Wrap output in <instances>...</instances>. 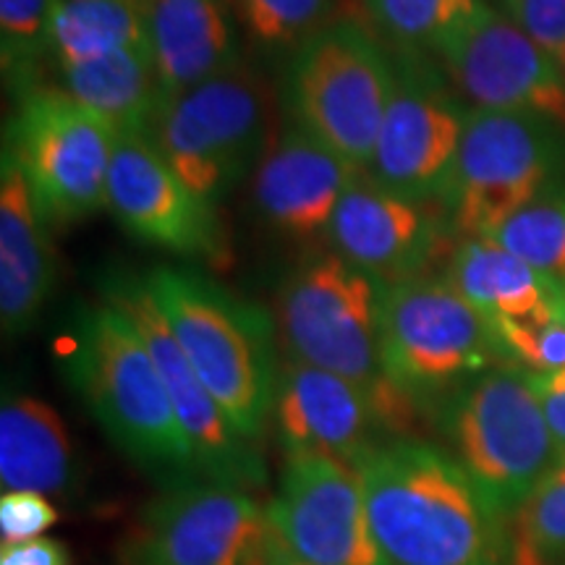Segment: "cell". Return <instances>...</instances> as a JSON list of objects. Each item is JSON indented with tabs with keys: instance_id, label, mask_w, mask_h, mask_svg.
<instances>
[{
	"instance_id": "cell-1",
	"label": "cell",
	"mask_w": 565,
	"mask_h": 565,
	"mask_svg": "<svg viewBox=\"0 0 565 565\" xmlns=\"http://www.w3.org/2000/svg\"><path fill=\"white\" fill-rule=\"evenodd\" d=\"M353 469L387 565H508L503 519L443 448L391 440Z\"/></svg>"
},
{
	"instance_id": "cell-2",
	"label": "cell",
	"mask_w": 565,
	"mask_h": 565,
	"mask_svg": "<svg viewBox=\"0 0 565 565\" xmlns=\"http://www.w3.org/2000/svg\"><path fill=\"white\" fill-rule=\"evenodd\" d=\"M66 374L105 435L160 487L202 477L152 353L121 309L105 301L76 317Z\"/></svg>"
},
{
	"instance_id": "cell-3",
	"label": "cell",
	"mask_w": 565,
	"mask_h": 565,
	"mask_svg": "<svg viewBox=\"0 0 565 565\" xmlns=\"http://www.w3.org/2000/svg\"><path fill=\"white\" fill-rule=\"evenodd\" d=\"M145 282L212 398L238 435L257 443L280 377L270 315L181 267H154Z\"/></svg>"
},
{
	"instance_id": "cell-4",
	"label": "cell",
	"mask_w": 565,
	"mask_h": 565,
	"mask_svg": "<svg viewBox=\"0 0 565 565\" xmlns=\"http://www.w3.org/2000/svg\"><path fill=\"white\" fill-rule=\"evenodd\" d=\"M385 282L335 252L307 257L278 291V324L288 359L335 372L377 401L387 435L404 440L419 406L385 377L380 364V303Z\"/></svg>"
},
{
	"instance_id": "cell-5",
	"label": "cell",
	"mask_w": 565,
	"mask_h": 565,
	"mask_svg": "<svg viewBox=\"0 0 565 565\" xmlns=\"http://www.w3.org/2000/svg\"><path fill=\"white\" fill-rule=\"evenodd\" d=\"M448 454L475 482L494 515L519 511L561 458L532 372L500 364L466 380L433 412Z\"/></svg>"
},
{
	"instance_id": "cell-6",
	"label": "cell",
	"mask_w": 565,
	"mask_h": 565,
	"mask_svg": "<svg viewBox=\"0 0 565 565\" xmlns=\"http://www.w3.org/2000/svg\"><path fill=\"white\" fill-rule=\"evenodd\" d=\"M380 364L385 377L419 412H435L466 380L515 364L479 312L448 278H416L385 286L380 303Z\"/></svg>"
},
{
	"instance_id": "cell-7",
	"label": "cell",
	"mask_w": 565,
	"mask_h": 565,
	"mask_svg": "<svg viewBox=\"0 0 565 565\" xmlns=\"http://www.w3.org/2000/svg\"><path fill=\"white\" fill-rule=\"evenodd\" d=\"M565 186V129L542 116L471 108L440 196L450 231L490 238L508 217Z\"/></svg>"
},
{
	"instance_id": "cell-8",
	"label": "cell",
	"mask_w": 565,
	"mask_h": 565,
	"mask_svg": "<svg viewBox=\"0 0 565 565\" xmlns=\"http://www.w3.org/2000/svg\"><path fill=\"white\" fill-rule=\"evenodd\" d=\"M393 95V58L359 21H333L286 68L291 121L359 173L370 166Z\"/></svg>"
},
{
	"instance_id": "cell-9",
	"label": "cell",
	"mask_w": 565,
	"mask_h": 565,
	"mask_svg": "<svg viewBox=\"0 0 565 565\" xmlns=\"http://www.w3.org/2000/svg\"><path fill=\"white\" fill-rule=\"evenodd\" d=\"M150 139L200 200L215 204L267 150V92L259 74L238 66L200 87L166 97Z\"/></svg>"
},
{
	"instance_id": "cell-10",
	"label": "cell",
	"mask_w": 565,
	"mask_h": 565,
	"mask_svg": "<svg viewBox=\"0 0 565 565\" xmlns=\"http://www.w3.org/2000/svg\"><path fill=\"white\" fill-rule=\"evenodd\" d=\"M118 134L61 87L17 92L3 147L19 160L40 215L68 225L105 210L110 160Z\"/></svg>"
},
{
	"instance_id": "cell-11",
	"label": "cell",
	"mask_w": 565,
	"mask_h": 565,
	"mask_svg": "<svg viewBox=\"0 0 565 565\" xmlns=\"http://www.w3.org/2000/svg\"><path fill=\"white\" fill-rule=\"evenodd\" d=\"M440 71L424 53L398 51L393 95L364 171L380 189L414 202H440L469 113L450 95Z\"/></svg>"
},
{
	"instance_id": "cell-12",
	"label": "cell",
	"mask_w": 565,
	"mask_h": 565,
	"mask_svg": "<svg viewBox=\"0 0 565 565\" xmlns=\"http://www.w3.org/2000/svg\"><path fill=\"white\" fill-rule=\"evenodd\" d=\"M265 529L249 490L196 477L162 487L124 536L118 565H246Z\"/></svg>"
},
{
	"instance_id": "cell-13",
	"label": "cell",
	"mask_w": 565,
	"mask_h": 565,
	"mask_svg": "<svg viewBox=\"0 0 565 565\" xmlns=\"http://www.w3.org/2000/svg\"><path fill=\"white\" fill-rule=\"evenodd\" d=\"M435 61L475 108L542 116L565 129V76L555 55L503 11L484 6L435 47Z\"/></svg>"
},
{
	"instance_id": "cell-14",
	"label": "cell",
	"mask_w": 565,
	"mask_h": 565,
	"mask_svg": "<svg viewBox=\"0 0 565 565\" xmlns=\"http://www.w3.org/2000/svg\"><path fill=\"white\" fill-rule=\"evenodd\" d=\"M105 301L118 307L145 338L158 366L183 433L192 443L202 477L254 490L265 484V461L254 443L236 433L228 416L194 372L192 362L175 341L166 317L160 315L145 278L110 275L103 286Z\"/></svg>"
},
{
	"instance_id": "cell-15",
	"label": "cell",
	"mask_w": 565,
	"mask_h": 565,
	"mask_svg": "<svg viewBox=\"0 0 565 565\" xmlns=\"http://www.w3.org/2000/svg\"><path fill=\"white\" fill-rule=\"evenodd\" d=\"M267 521L309 565H387L356 469L324 454H286Z\"/></svg>"
},
{
	"instance_id": "cell-16",
	"label": "cell",
	"mask_w": 565,
	"mask_h": 565,
	"mask_svg": "<svg viewBox=\"0 0 565 565\" xmlns=\"http://www.w3.org/2000/svg\"><path fill=\"white\" fill-rule=\"evenodd\" d=\"M105 210L137 242L179 257L217 259L225 252L217 207L173 173L147 131L118 134Z\"/></svg>"
},
{
	"instance_id": "cell-17",
	"label": "cell",
	"mask_w": 565,
	"mask_h": 565,
	"mask_svg": "<svg viewBox=\"0 0 565 565\" xmlns=\"http://www.w3.org/2000/svg\"><path fill=\"white\" fill-rule=\"evenodd\" d=\"M273 414L286 454H324L353 466L391 443L370 391L299 359L280 366Z\"/></svg>"
},
{
	"instance_id": "cell-18",
	"label": "cell",
	"mask_w": 565,
	"mask_h": 565,
	"mask_svg": "<svg viewBox=\"0 0 565 565\" xmlns=\"http://www.w3.org/2000/svg\"><path fill=\"white\" fill-rule=\"evenodd\" d=\"M443 223L448 217L435 215L429 202L385 192L359 173L338 202L324 236L330 252L391 286L422 275L440 246Z\"/></svg>"
},
{
	"instance_id": "cell-19",
	"label": "cell",
	"mask_w": 565,
	"mask_h": 565,
	"mask_svg": "<svg viewBox=\"0 0 565 565\" xmlns=\"http://www.w3.org/2000/svg\"><path fill=\"white\" fill-rule=\"evenodd\" d=\"M359 171L291 124L278 134L252 179V202L267 228L288 238L324 236Z\"/></svg>"
},
{
	"instance_id": "cell-20",
	"label": "cell",
	"mask_w": 565,
	"mask_h": 565,
	"mask_svg": "<svg viewBox=\"0 0 565 565\" xmlns=\"http://www.w3.org/2000/svg\"><path fill=\"white\" fill-rule=\"evenodd\" d=\"M51 225L32 200L19 160L3 147L0 162V324L19 338L38 324L53 294Z\"/></svg>"
},
{
	"instance_id": "cell-21",
	"label": "cell",
	"mask_w": 565,
	"mask_h": 565,
	"mask_svg": "<svg viewBox=\"0 0 565 565\" xmlns=\"http://www.w3.org/2000/svg\"><path fill=\"white\" fill-rule=\"evenodd\" d=\"M147 45L168 97L242 66L223 0H147Z\"/></svg>"
},
{
	"instance_id": "cell-22",
	"label": "cell",
	"mask_w": 565,
	"mask_h": 565,
	"mask_svg": "<svg viewBox=\"0 0 565 565\" xmlns=\"http://www.w3.org/2000/svg\"><path fill=\"white\" fill-rule=\"evenodd\" d=\"M448 280L494 324L542 320L565 312V286L534 270L492 238H461Z\"/></svg>"
},
{
	"instance_id": "cell-23",
	"label": "cell",
	"mask_w": 565,
	"mask_h": 565,
	"mask_svg": "<svg viewBox=\"0 0 565 565\" xmlns=\"http://www.w3.org/2000/svg\"><path fill=\"white\" fill-rule=\"evenodd\" d=\"M76 482L74 443L61 414L34 395L6 393L0 406L3 492L68 494Z\"/></svg>"
},
{
	"instance_id": "cell-24",
	"label": "cell",
	"mask_w": 565,
	"mask_h": 565,
	"mask_svg": "<svg viewBox=\"0 0 565 565\" xmlns=\"http://www.w3.org/2000/svg\"><path fill=\"white\" fill-rule=\"evenodd\" d=\"M58 71L61 89L110 124L116 134L150 129L168 97L150 45L129 47Z\"/></svg>"
},
{
	"instance_id": "cell-25",
	"label": "cell",
	"mask_w": 565,
	"mask_h": 565,
	"mask_svg": "<svg viewBox=\"0 0 565 565\" xmlns=\"http://www.w3.org/2000/svg\"><path fill=\"white\" fill-rule=\"evenodd\" d=\"M147 45V0H58L51 30L55 66Z\"/></svg>"
},
{
	"instance_id": "cell-26",
	"label": "cell",
	"mask_w": 565,
	"mask_h": 565,
	"mask_svg": "<svg viewBox=\"0 0 565 565\" xmlns=\"http://www.w3.org/2000/svg\"><path fill=\"white\" fill-rule=\"evenodd\" d=\"M370 24L404 53H433L484 0H359Z\"/></svg>"
},
{
	"instance_id": "cell-27",
	"label": "cell",
	"mask_w": 565,
	"mask_h": 565,
	"mask_svg": "<svg viewBox=\"0 0 565 565\" xmlns=\"http://www.w3.org/2000/svg\"><path fill=\"white\" fill-rule=\"evenodd\" d=\"M508 565H565V454L513 513Z\"/></svg>"
},
{
	"instance_id": "cell-28",
	"label": "cell",
	"mask_w": 565,
	"mask_h": 565,
	"mask_svg": "<svg viewBox=\"0 0 565 565\" xmlns=\"http://www.w3.org/2000/svg\"><path fill=\"white\" fill-rule=\"evenodd\" d=\"M490 238L565 286V186L529 202Z\"/></svg>"
},
{
	"instance_id": "cell-29",
	"label": "cell",
	"mask_w": 565,
	"mask_h": 565,
	"mask_svg": "<svg viewBox=\"0 0 565 565\" xmlns=\"http://www.w3.org/2000/svg\"><path fill=\"white\" fill-rule=\"evenodd\" d=\"M55 6L58 0H0V61L13 92L38 84L40 63L51 55Z\"/></svg>"
},
{
	"instance_id": "cell-30",
	"label": "cell",
	"mask_w": 565,
	"mask_h": 565,
	"mask_svg": "<svg viewBox=\"0 0 565 565\" xmlns=\"http://www.w3.org/2000/svg\"><path fill=\"white\" fill-rule=\"evenodd\" d=\"M242 21L267 53H296L333 24L335 0H236Z\"/></svg>"
},
{
	"instance_id": "cell-31",
	"label": "cell",
	"mask_w": 565,
	"mask_h": 565,
	"mask_svg": "<svg viewBox=\"0 0 565 565\" xmlns=\"http://www.w3.org/2000/svg\"><path fill=\"white\" fill-rule=\"evenodd\" d=\"M58 524V508L38 492H3L0 498V540L3 545L26 542Z\"/></svg>"
},
{
	"instance_id": "cell-32",
	"label": "cell",
	"mask_w": 565,
	"mask_h": 565,
	"mask_svg": "<svg viewBox=\"0 0 565 565\" xmlns=\"http://www.w3.org/2000/svg\"><path fill=\"white\" fill-rule=\"evenodd\" d=\"M508 17L540 42L550 55L565 51V0H500Z\"/></svg>"
},
{
	"instance_id": "cell-33",
	"label": "cell",
	"mask_w": 565,
	"mask_h": 565,
	"mask_svg": "<svg viewBox=\"0 0 565 565\" xmlns=\"http://www.w3.org/2000/svg\"><path fill=\"white\" fill-rule=\"evenodd\" d=\"M0 565H74V557L66 542L34 536V540L0 547Z\"/></svg>"
},
{
	"instance_id": "cell-34",
	"label": "cell",
	"mask_w": 565,
	"mask_h": 565,
	"mask_svg": "<svg viewBox=\"0 0 565 565\" xmlns=\"http://www.w3.org/2000/svg\"><path fill=\"white\" fill-rule=\"evenodd\" d=\"M532 383L550 433H553L561 454H565V366L550 374H532Z\"/></svg>"
},
{
	"instance_id": "cell-35",
	"label": "cell",
	"mask_w": 565,
	"mask_h": 565,
	"mask_svg": "<svg viewBox=\"0 0 565 565\" xmlns=\"http://www.w3.org/2000/svg\"><path fill=\"white\" fill-rule=\"evenodd\" d=\"M246 565H309V563H303L301 557L280 540V534L270 526V521H267V529L257 540V545H254Z\"/></svg>"
},
{
	"instance_id": "cell-36",
	"label": "cell",
	"mask_w": 565,
	"mask_h": 565,
	"mask_svg": "<svg viewBox=\"0 0 565 565\" xmlns=\"http://www.w3.org/2000/svg\"><path fill=\"white\" fill-rule=\"evenodd\" d=\"M557 66H561V71H563V76H565V51L557 55Z\"/></svg>"
},
{
	"instance_id": "cell-37",
	"label": "cell",
	"mask_w": 565,
	"mask_h": 565,
	"mask_svg": "<svg viewBox=\"0 0 565 565\" xmlns=\"http://www.w3.org/2000/svg\"><path fill=\"white\" fill-rule=\"evenodd\" d=\"M223 3H225V6H231V0H223Z\"/></svg>"
}]
</instances>
